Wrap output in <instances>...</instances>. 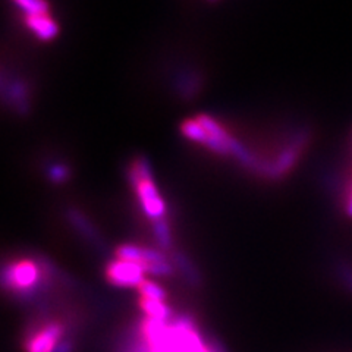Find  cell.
<instances>
[{
	"label": "cell",
	"instance_id": "1",
	"mask_svg": "<svg viewBox=\"0 0 352 352\" xmlns=\"http://www.w3.org/2000/svg\"><path fill=\"white\" fill-rule=\"evenodd\" d=\"M142 335L147 352H214L207 349L188 320H179L175 326L166 322L147 318L142 324Z\"/></svg>",
	"mask_w": 352,
	"mask_h": 352
},
{
	"label": "cell",
	"instance_id": "2",
	"mask_svg": "<svg viewBox=\"0 0 352 352\" xmlns=\"http://www.w3.org/2000/svg\"><path fill=\"white\" fill-rule=\"evenodd\" d=\"M129 181L134 186L144 214L153 220V223L163 220L166 216V203H164V198L160 195L157 185L153 179L150 162L146 157H138L132 162Z\"/></svg>",
	"mask_w": 352,
	"mask_h": 352
},
{
	"label": "cell",
	"instance_id": "3",
	"mask_svg": "<svg viewBox=\"0 0 352 352\" xmlns=\"http://www.w3.org/2000/svg\"><path fill=\"white\" fill-rule=\"evenodd\" d=\"M307 141H308L307 132L301 131L298 134H295L288 144L283 146V148L279 151L278 156H274L270 162H263L258 172L264 176H267L270 179L282 178L283 175L291 172V169L295 166L296 162H298Z\"/></svg>",
	"mask_w": 352,
	"mask_h": 352
},
{
	"label": "cell",
	"instance_id": "4",
	"mask_svg": "<svg viewBox=\"0 0 352 352\" xmlns=\"http://www.w3.org/2000/svg\"><path fill=\"white\" fill-rule=\"evenodd\" d=\"M41 267L32 260L10 263L3 269V286L19 294H34L36 285L41 279Z\"/></svg>",
	"mask_w": 352,
	"mask_h": 352
},
{
	"label": "cell",
	"instance_id": "5",
	"mask_svg": "<svg viewBox=\"0 0 352 352\" xmlns=\"http://www.w3.org/2000/svg\"><path fill=\"white\" fill-rule=\"evenodd\" d=\"M144 273L140 264L116 258L106 269V278L120 288H138L144 282Z\"/></svg>",
	"mask_w": 352,
	"mask_h": 352
},
{
	"label": "cell",
	"instance_id": "6",
	"mask_svg": "<svg viewBox=\"0 0 352 352\" xmlns=\"http://www.w3.org/2000/svg\"><path fill=\"white\" fill-rule=\"evenodd\" d=\"M63 332L65 329L59 322H47L28 336L25 349L27 352H54L60 344Z\"/></svg>",
	"mask_w": 352,
	"mask_h": 352
},
{
	"label": "cell",
	"instance_id": "7",
	"mask_svg": "<svg viewBox=\"0 0 352 352\" xmlns=\"http://www.w3.org/2000/svg\"><path fill=\"white\" fill-rule=\"evenodd\" d=\"M2 93H3V100L12 107L18 115H28L31 103H30V91L27 84L12 76V78L8 80L6 75L3 74L2 78Z\"/></svg>",
	"mask_w": 352,
	"mask_h": 352
},
{
	"label": "cell",
	"instance_id": "8",
	"mask_svg": "<svg viewBox=\"0 0 352 352\" xmlns=\"http://www.w3.org/2000/svg\"><path fill=\"white\" fill-rule=\"evenodd\" d=\"M25 24L28 30L41 41H50L56 38L59 34V27L49 14L47 15H36L25 16Z\"/></svg>",
	"mask_w": 352,
	"mask_h": 352
},
{
	"label": "cell",
	"instance_id": "9",
	"mask_svg": "<svg viewBox=\"0 0 352 352\" xmlns=\"http://www.w3.org/2000/svg\"><path fill=\"white\" fill-rule=\"evenodd\" d=\"M66 217H68L69 223L75 228L76 232H80L81 235H84L85 239L97 244L98 239H100V238H98L96 228L93 226L90 220L85 217L84 213H81L80 210H76V208H69V210L66 212Z\"/></svg>",
	"mask_w": 352,
	"mask_h": 352
},
{
	"label": "cell",
	"instance_id": "10",
	"mask_svg": "<svg viewBox=\"0 0 352 352\" xmlns=\"http://www.w3.org/2000/svg\"><path fill=\"white\" fill-rule=\"evenodd\" d=\"M140 305L142 308V311L148 316V318H153V320L166 322L170 316L169 307L162 301H154V300H148V298H142L141 296Z\"/></svg>",
	"mask_w": 352,
	"mask_h": 352
},
{
	"label": "cell",
	"instance_id": "11",
	"mask_svg": "<svg viewBox=\"0 0 352 352\" xmlns=\"http://www.w3.org/2000/svg\"><path fill=\"white\" fill-rule=\"evenodd\" d=\"M181 132L184 134L185 138H188L197 144H201L204 146L206 141H207V132L203 128V125L198 122V119H186L185 122L181 126Z\"/></svg>",
	"mask_w": 352,
	"mask_h": 352
},
{
	"label": "cell",
	"instance_id": "12",
	"mask_svg": "<svg viewBox=\"0 0 352 352\" xmlns=\"http://www.w3.org/2000/svg\"><path fill=\"white\" fill-rule=\"evenodd\" d=\"M153 232H154V238H156L157 244L160 245L162 250L172 248L173 238H172V232H170V226H169L166 219L159 220V222H154Z\"/></svg>",
	"mask_w": 352,
	"mask_h": 352
},
{
	"label": "cell",
	"instance_id": "13",
	"mask_svg": "<svg viewBox=\"0 0 352 352\" xmlns=\"http://www.w3.org/2000/svg\"><path fill=\"white\" fill-rule=\"evenodd\" d=\"M14 3L25 14V16L49 14V3L46 0H14Z\"/></svg>",
	"mask_w": 352,
	"mask_h": 352
},
{
	"label": "cell",
	"instance_id": "14",
	"mask_svg": "<svg viewBox=\"0 0 352 352\" xmlns=\"http://www.w3.org/2000/svg\"><path fill=\"white\" fill-rule=\"evenodd\" d=\"M173 263H175V266L182 272V274L186 278V280L191 282V283H195V285L200 283V274H198V272L195 270V267L192 266L191 261L186 258L184 254H181V252H175Z\"/></svg>",
	"mask_w": 352,
	"mask_h": 352
},
{
	"label": "cell",
	"instance_id": "15",
	"mask_svg": "<svg viewBox=\"0 0 352 352\" xmlns=\"http://www.w3.org/2000/svg\"><path fill=\"white\" fill-rule=\"evenodd\" d=\"M138 291H140L142 298L162 301V302H164V300H166V291H164L162 286L156 282L144 280L138 286Z\"/></svg>",
	"mask_w": 352,
	"mask_h": 352
},
{
	"label": "cell",
	"instance_id": "16",
	"mask_svg": "<svg viewBox=\"0 0 352 352\" xmlns=\"http://www.w3.org/2000/svg\"><path fill=\"white\" fill-rule=\"evenodd\" d=\"M69 176H71V170L63 163H54L52 166H49L47 178L53 184H63L69 179Z\"/></svg>",
	"mask_w": 352,
	"mask_h": 352
},
{
	"label": "cell",
	"instance_id": "17",
	"mask_svg": "<svg viewBox=\"0 0 352 352\" xmlns=\"http://www.w3.org/2000/svg\"><path fill=\"white\" fill-rule=\"evenodd\" d=\"M54 352H72V345L71 342H68V340H60V344L58 345Z\"/></svg>",
	"mask_w": 352,
	"mask_h": 352
},
{
	"label": "cell",
	"instance_id": "18",
	"mask_svg": "<svg viewBox=\"0 0 352 352\" xmlns=\"http://www.w3.org/2000/svg\"><path fill=\"white\" fill-rule=\"evenodd\" d=\"M210 2H214V0H210Z\"/></svg>",
	"mask_w": 352,
	"mask_h": 352
}]
</instances>
